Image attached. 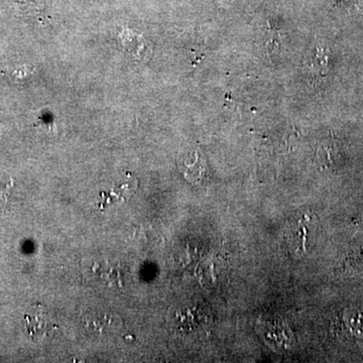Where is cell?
I'll return each instance as SVG.
<instances>
[{
  "label": "cell",
  "instance_id": "1",
  "mask_svg": "<svg viewBox=\"0 0 363 363\" xmlns=\"http://www.w3.org/2000/svg\"><path fill=\"white\" fill-rule=\"evenodd\" d=\"M26 326L30 337L40 340L51 335L58 327L43 306L38 305L26 314Z\"/></svg>",
  "mask_w": 363,
  "mask_h": 363
},
{
  "label": "cell",
  "instance_id": "2",
  "mask_svg": "<svg viewBox=\"0 0 363 363\" xmlns=\"http://www.w3.org/2000/svg\"><path fill=\"white\" fill-rule=\"evenodd\" d=\"M118 39L119 42H121L123 49L131 56L135 57L136 59L149 58L150 54H152L149 42H147L142 35H136L130 30H125L123 33H119Z\"/></svg>",
  "mask_w": 363,
  "mask_h": 363
},
{
  "label": "cell",
  "instance_id": "3",
  "mask_svg": "<svg viewBox=\"0 0 363 363\" xmlns=\"http://www.w3.org/2000/svg\"><path fill=\"white\" fill-rule=\"evenodd\" d=\"M86 328L88 330L96 332L98 335H104L107 331L113 330L117 327V318L113 313L109 311H89L83 317Z\"/></svg>",
  "mask_w": 363,
  "mask_h": 363
},
{
  "label": "cell",
  "instance_id": "4",
  "mask_svg": "<svg viewBox=\"0 0 363 363\" xmlns=\"http://www.w3.org/2000/svg\"><path fill=\"white\" fill-rule=\"evenodd\" d=\"M346 326L355 336L363 338V307H352L344 314Z\"/></svg>",
  "mask_w": 363,
  "mask_h": 363
},
{
  "label": "cell",
  "instance_id": "5",
  "mask_svg": "<svg viewBox=\"0 0 363 363\" xmlns=\"http://www.w3.org/2000/svg\"><path fill=\"white\" fill-rule=\"evenodd\" d=\"M14 186L13 179H0V207L6 206L11 198Z\"/></svg>",
  "mask_w": 363,
  "mask_h": 363
}]
</instances>
